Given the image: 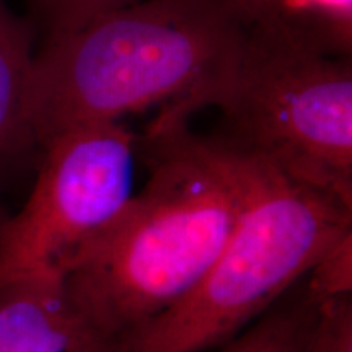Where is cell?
<instances>
[{
	"mask_svg": "<svg viewBox=\"0 0 352 352\" xmlns=\"http://www.w3.org/2000/svg\"><path fill=\"white\" fill-rule=\"evenodd\" d=\"M162 108L139 152L147 179L63 272L65 290L118 347L195 290L230 239L243 202L240 157Z\"/></svg>",
	"mask_w": 352,
	"mask_h": 352,
	"instance_id": "6da1fadb",
	"label": "cell"
},
{
	"mask_svg": "<svg viewBox=\"0 0 352 352\" xmlns=\"http://www.w3.org/2000/svg\"><path fill=\"white\" fill-rule=\"evenodd\" d=\"M245 23L230 0H140L41 39L30 107L43 147L63 132L157 107H219Z\"/></svg>",
	"mask_w": 352,
	"mask_h": 352,
	"instance_id": "7a4b0ae2",
	"label": "cell"
},
{
	"mask_svg": "<svg viewBox=\"0 0 352 352\" xmlns=\"http://www.w3.org/2000/svg\"><path fill=\"white\" fill-rule=\"evenodd\" d=\"M235 152L243 202L230 239L195 290L120 352L217 349L263 318L324 253L352 235L349 202Z\"/></svg>",
	"mask_w": 352,
	"mask_h": 352,
	"instance_id": "3957f363",
	"label": "cell"
},
{
	"mask_svg": "<svg viewBox=\"0 0 352 352\" xmlns=\"http://www.w3.org/2000/svg\"><path fill=\"white\" fill-rule=\"evenodd\" d=\"M214 138L352 204V59L277 19L245 23Z\"/></svg>",
	"mask_w": 352,
	"mask_h": 352,
	"instance_id": "277c9868",
	"label": "cell"
},
{
	"mask_svg": "<svg viewBox=\"0 0 352 352\" xmlns=\"http://www.w3.org/2000/svg\"><path fill=\"white\" fill-rule=\"evenodd\" d=\"M138 140L118 121L74 127L44 145L32 195L0 232V274L63 276L134 195Z\"/></svg>",
	"mask_w": 352,
	"mask_h": 352,
	"instance_id": "5b68a950",
	"label": "cell"
},
{
	"mask_svg": "<svg viewBox=\"0 0 352 352\" xmlns=\"http://www.w3.org/2000/svg\"><path fill=\"white\" fill-rule=\"evenodd\" d=\"M0 352H118L51 271L0 274Z\"/></svg>",
	"mask_w": 352,
	"mask_h": 352,
	"instance_id": "8992f818",
	"label": "cell"
},
{
	"mask_svg": "<svg viewBox=\"0 0 352 352\" xmlns=\"http://www.w3.org/2000/svg\"><path fill=\"white\" fill-rule=\"evenodd\" d=\"M36 28L0 0V191L36 171L41 158L30 90Z\"/></svg>",
	"mask_w": 352,
	"mask_h": 352,
	"instance_id": "52a82bcc",
	"label": "cell"
},
{
	"mask_svg": "<svg viewBox=\"0 0 352 352\" xmlns=\"http://www.w3.org/2000/svg\"><path fill=\"white\" fill-rule=\"evenodd\" d=\"M318 316L320 307L305 292L300 300L276 305L217 352H307Z\"/></svg>",
	"mask_w": 352,
	"mask_h": 352,
	"instance_id": "ba28073f",
	"label": "cell"
},
{
	"mask_svg": "<svg viewBox=\"0 0 352 352\" xmlns=\"http://www.w3.org/2000/svg\"><path fill=\"white\" fill-rule=\"evenodd\" d=\"M272 15L328 54L351 57L352 0H276Z\"/></svg>",
	"mask_w": 352,
	"mask_h": 352,
	"instance_id": "9c48e42d",
	"label": "cell"
},
{
	"mask_svg": "<svg viewBox=\"0 0 352 352\" xmlns=\"http://www.w3.org/2000/svg\"><path fill=\"white\" fill-rule=\"evenodd\" d=\"M135 2L140 0H25L26 16L41 39L74 32L104 13Z\"/></svg>",
	"mask_w": 352,
	"mask_h": 352,
	"instance_id": "30bf717a",
	"label": "cell"
},
{
	"mask_svg": "<svg viewBox=\"0 0 352 352\" xmlns=\"http://www.w3.org/2000/svg\"><path fill=\"white\" fill-rule=\"evenodd\" d=\"M308 297L324 303L351 297L352 292V235L342 239L307 274Z\"/></svg>",
	"mask_w": 352,
	"mask_h": 352,
	"instance_id": "8fae6325",
	"label": "cell"
},
{
	"mask_svg": "<svg viewBox=\"0 0 352 352\" xmlns=\"http://www.w3.org/2000/svg\"><path fill=\"white\" fill-rule=\"evenodd\" d=\"M230 3L243 23H252L272 15L276 8V0H230Z\"/></svg>",
	"mask_w": 352,
	"mask_h": 352,
	"instance_id": "7c38bea8",
	"label": "cell"
},
{
	"mask_svg": "<svg viewBox=\"0 0 352 352\" xmlns=\"http://www.w3.org/2000/svg\"><path fill=\"white\" fill-rule=\"evenodd\" d=\"M307 352H333L331 324H329L328 310L324 305L320 307L318 323H316L314 338H311Z\"/></svg>",
	"mask_w": 352,
	"mask_h": 352,
	"instance_id": "4fadbf2b",
	"label": "cell"
},
{
	"mask_svg": "<svg viewBox=\"0 0 352 352\" xmlns=\"http://www.w3.org/2000/svg\"><path fill=\"white\" fill-rule=\"evenodd\" d=\"M7 217L8 215H6L3 214V210L0 209V232H2V227H3V223H6V220H7Z\"/></svg>",
	"mask_w": 352,
	"mask_h": 352,
	"instance_id": "5bb4252c",
	"label": "cell"
}]
</instances>
